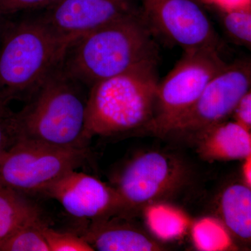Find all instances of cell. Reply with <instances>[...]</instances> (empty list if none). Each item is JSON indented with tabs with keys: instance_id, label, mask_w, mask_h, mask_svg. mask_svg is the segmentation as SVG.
Segmentation results:
<instances>
[{
	"instance_id": "6da1fadb",
	"label": "cell",
	"mask_w": 251,
	"mask_h": 251,
	"mask_svg": "<svg viewBox=\"0 0 251 251\" xmlns=\"http://www.w3.org/2000/svg\"><path fill=\"white\" fill-rule=\"evenodd\" d=\"M89 88L71 75L62 62L51 73L11 120L17 139L50 146L87 148Z\"/></svg>"
},
{
	"instance_id": "7a4b0ae2",
	"label": "cell",
	"mask_w": 251,
	"mask_h": 251,
	"mask_svg": "<svg viewBox=\"0 0 251 251\" xmlns=\"http://www.w3.org/2000/svg\"><path fill=\"white\" fill-rule=\"evenodd\" d=\"M153 31L141 11L87 33L68 46L64 69L86 87L158 60Z\"/></svg>"
},
{
	"instance_id": "3957f363",
	"label": "cell",
	"mask_w": 251,
	"mask_h": 251,
	"mask_svg": "<svg viewBox=\"0 0 251 251\" xmlns=\"http://www.w3.org/2000/svg\"><path fill=\"white\" fill-rule=\"evenodd\" d=\"M69 43L41 14L6 23L0 43V97L27 100L62 64Z\"/></svg>"
},
{
	"instance_id": "277c9868",
	"label": "cell",
	"mask_w": 251,
	"mask_h": 251,
	"mask_svg": "<svg viewBox=\"0 0 251 251\" xmlns=\"http://www.w3.org/2000/svg\"><path fill=\"white\" fill-rule=\"evenodd\" d=\"M158 60L142 63L89 88L85 136H110L145 128L152 119Z\"/></svg>"
},
{
	"instance_id": "5b68a950",
	"label": "cell",
	"mask_w": 251,
	"mask_h": 251,
	"mask_svg": "<svg viewBox=\"0 0 251 251\" xmlns=\"http://www.w3.org/2000/svg\"><path fill=\"white\" fill-rule=\"evenodd\" d=\"M227 64L219 50L184 52L171 72L158 82L153 117L145 129L158 136L168 135L173 123L192 106Z\"/></svg>"
},
{
	"instance_id": "8992f818",
	"label": "cell",
	"mask_w": 251,
	"mask_h": 251,
	"mask_svg": "<svg viewBox=\"0 0 251 251\" xmlns=\"http://www.w3.org/2000/svg\"><path fill=\"white\" fill-rule=\"evenodd\" d=\"M87 157V148H61L17 139L0 157V184L25 196L41 194L68 172L84 166Z\"/></svg>"
},
{
	"instance_id": "52a82bcc",
	"label": "cell",
	"mask_w": 251,
	"mask_h": 251,
	"mask_svg": "<svg viewBox=\"0 0 251 251\" xmlns=\"http://www.w3.org/2000/svg\"><path fill=\"white\" fill-rule=\"evenodd\" d=\"M188 170L181 160L161 151L136 155L120 172L113 187L127 211L161 202L187 181Z\"/></svg>"
},
{
	"instance_id": "ba28073f",
	"label": "cell",
	"mask_w": 251,
	"mask_h": 251,
	"mask_svg": "<svg viewBox=\"0 0 251 251\" xmlns=\"http://www.w3.org/2000/svg\"><path fill=\"white\" fill-rule=\"evenodd\" d=\"M153 34H160L184 52L219 50V36L196 0H138Z\"/></svg>"
},
{
	"instance_id": "9c48e42d",
	"label": "cell",
	"mask_w": 251,
	"mask_h": 251,
	"mask_svg": "<svg viewBox=\"0 0 251 251\" xmlns=\"http://www.w3.org/2000/svg\"><path fill=\"white\" fill-rule=\"evenodd\" d=\"M251 67L249 59L227 64L208 84L187 111L171 126L173 132H196L232 115L243 96L251 90Z\"/></svg>"
},
{
	"instance_id": "30bf717a",
	"label": "cell",
	"mask_w": 251,
	"mask_h": 251,
	"mask_svg": "<svg viewBox=\"0 0 251 251\" xmlns=\"http://www.w3.org/2000/svg\"><path fill=\"white\" fill-rule=\"evenodd\" d=\"M41 194L55 200L77 219L94 221L125 215L123 202L113 186L77 170L68 172Z\"/></svg>"
},
{
	"instance_id": "8fae6325",
	"label": "cell",
	"mask_w": 251,
	"mask_h": 251,
	"mask_svg": "<svg viewBox=\"0 0 251 251\" xmlns=\"http://www.w3.org/2000/svg\"><path fill=\"white\" fill-rule=\"evenodd\" d=\"M140 11L138 0H60L41 15L70 44L87 33Z\"/></svg>"
},
{
	"instance_id": "7c38bea8",
	"label": "cell",
	"mask_w": 251,
	"mask_h": 251,
	"mask_svg": "<svg viewBox=\"0 0 251 251\" xmlns=\"http://www.w3.org/2000/svg\"><path fill=\"white\" fill-rule=\"evenodd\" d=\"M81 236L99 251H158L164 247L138 227L130 224L125 216H112L91 221Z\"/></svg>"
},
{
	"instance_id": "4fadbf2b",
	"label": "cell",
	"mask_w": 251,
	"mask_h": 251,
	"mask_svg": "<svg viewBox=\"0 0 251 251\" xmlns=\"http://www.w3.org/2000/svg\"><path fill=\"white\" fill-rule=\"evenodd\" d=\"M195 133L198 154L205 161H243L251 155V130L234 120H224Z\"/></svg>"
},
{
	"instance_id": "5bb4252c",
	"label": "cell",
	"mask_w": 251,
	"mask_h": 251,
	"mask_svg": "<svg viewBox=\"0 0 251 251\" xmlns=\"http://www.w3.org/2000/svg\"><path fill=\"white\" fill-rule=\"evenodd\" d=\"M221 221L233 237L242 242L251 238V190L245 184L225 188L219 199Z\"/></svg>"
},
{
	"instance_id": "9a60e30c",
	"label": "cell",
	"mask_w": 251,
	"mask_h": 251,
	"mask_svg": "<svg viewBox=\"0 0 251 251\" xmlns=\"http://www.w3.org/2000/svg\"><path fill=\"white\" fill-rule=\"evenodd\" d=\"M40 219V209L26 196L0 184V244L19 227Z\"/></svg>"
},
{
	"instance_id": "2e32d148",
	"label": "cell",
	"mask_w": 251,
	"mask_h": 251,
	"mask_svg": "<svg viewBox=\"0 0 251 251\" xmlns=\"http://www.w3.org/2000/svg\"><path fill=\"white\" fill-rule=\"evenodd\" d=\"M144 207L145 223L153 236L160 240L181 239L192 224L189 216L184 211L163 201Z\"/></svg>"
},
{
	"instance_id": "e0dca14e",
	"label": "cell",
	"mask_w": 251,
	"mask_h": 251,
	"mask_svg": "<svg viewBox=\"0 0 251 251\" xmlns=\"http://www.w3.org/2000/svg\"><path fill=\"white\" fill-rule=\"evenodd\" d=\"M191 237L196 249L202 251H226L236 249L233 238L224 223L214 217L192 222Z\"/></svg>"
},
{
	"instance_id": "ac0fdd59",
	"label": "cell",
	"mask_w": 251,
	"mask_h": 251,
	"mask_svg": "<svg viewBox=\"0 0 251 251\" xmlns=\"http://www.w3.org/2000/svg\"><path fill=\"white\" fill-rule=\"evenodd\" d=\"M219 9L221 25L231 40L251 49V4Z\"/></svg>"
},
{
	"instance_id": "d6986e66",
	"label": "cell",
	"mask_w": 251,
	"mask_h": 251,
	"mask_svg": "<svg viewBox=\"0 0 251 251\" xmlns=\"http://www.w3.org/2000/svg\"><path fill=\"white\" fill-rule=\"evenodd\" d=\"M42 219L25 225L0 244V251H50L40 226Z\"/></svg>"
},
{
	"instance_id": "ffe728a7",
	"label": "cell",
	"mask_w": 251,
	"mask_h": 251,
	"mask_svg": "<svg viewBox=\"0 0 251 251\" xmlns=\"http://www.w3.org/2000/svg\"><path fill=\"white\" fill-rule=\"evenodd\" d=\"M40 228L50 251H94L80 234L59 232L51 228L43 222Z\"/></svg>"
},
{
	"instance_id": "44dd1931",
	"label": "cell",
	"mask_w": 251,
	"mask_h": 251,
	"mask_svg": "<svg viewBox=\"0 0 251 251\" xmlns=\"http://www.w3.org/2000/svg\"><path fill=\"white\" fill-rule=\"evenodd\" d=\"M60 0H0V16L49 9Z\"/></svg>"
},
{
	"instance_id": "7402d4cb",
	"label": "cell",
	"mask_w": 251,
	"mask_h": 251,
	"mask_svg": "<svg viewBox=\"0 0 251 251\" xmlns=\"http://www.w3.org/2000/svg\"><path fill=\"white\" fill-rule=\"evenodd\" d=\"M234 121L245 127L248 130L251 129V92L249 90L243 96L238 102L233 112Z\"/></svg>"
},
{
	"instance_id": "603a6c76",
	"label": "cell",
	"mask_w": 251,
	"mask_h": 251,
	"mask_svg": "<svg viewBox=\"0 0 251 251\" xmlns=\"http://www.w3.org/2000/svg\"><path fill=\"white\" fill-rule=\"evenodd\" d=\"M11 114L7 117H0V157L17 140Z\"/></svg>"
},
{
	"instance_id": "cb8c5ba5",
	"label": "cell",
	"mask_w": 251,
	"mask_h": 251,
	"mask_svg": "<svg viewBox=\"0 0 251 251\" xmlns=\"http://www.w3.org/2000/svg\"><path fill=\"white\" fill-rule=\"evenodd\" d=\"M209 2L212 3L218 8L233 7V6H241L251 4V0H206Z\"/></svg>"
},
{
	"instance_id": "d4e9b609",
	"label": "cell",
	"mask_w": 251,
	"mask_h": 251,
	"mask_svg": "<svg viewBox=\"0 0 251 251\" xmlns=\"http://www.w3.org/2000/svg\"><path fill=\"white\" fill-rule=\"evenodd\" d=\"M243 161L242 176L244 184L251 187V155Z\"/></svg>"
},
{
	"instance_id": "484cf974",
	"label": "cell",
	"mask_w": 251,
	"mask_h": 251,
	"mask_svg": "<svg viewBox=\"0 0 251 251\" xmlns=\"http://www.w3.org/2000/svg\"><path fill=\"white\" fill-rule=\"evenodd\" d=\"M12 112L9 111L6 105L3 101L2 99L0 97V117H5L9 116Z\"/></svg>"
},
{
	"instance_id": "4316f807",
	"label": "cell",
	"mask_w": 251,
	"mask_h": 251,
	"mask_svg": "<svg viewBox=\"0 0 251 251\" xmlns=\"http://www.w3.org/2000/svg\"><path fill=\"white\" fill-rule=\"evenodd\" d=\"M4 16H0V43L2 39L3 34H4L5 27H6V23L4 20Z\"/></svg>"
}]
</instances>
